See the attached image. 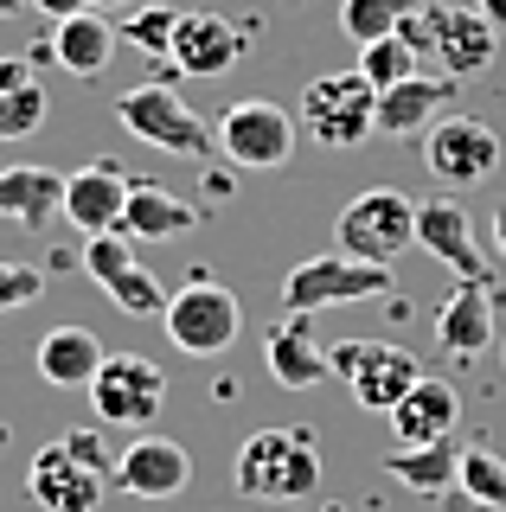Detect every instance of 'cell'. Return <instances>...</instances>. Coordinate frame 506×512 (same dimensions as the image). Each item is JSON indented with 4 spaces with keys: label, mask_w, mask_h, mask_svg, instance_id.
Listing matches in <instances>:
<instances>
[{
    "label": "cell",
    "mask_w": 506,
    "mask_h": 512,
    "mask_svg": "<svg viewBox=\"0 0 506 512\" xmlns=\"http://www.w3.org/2000/svg\"><path fill=\"white\" fill-rule=\"evenodd\" d=\"M321 487V442L314 429H257L237 448V493L244 500H308Z\"/></svg>",
    "instance_id": "6da1fadb"
},
{
    "label": "cell",
    "mask_w": 506,
    "mask_h": 512,
    "mask_svg": "<svg viewBox=\"0 0 506 512\" xmlns=\"http://www.w3.org/2000/svg\"><path fill=\"white\" fill-rule=\"evenodd\" d=\"M378 295H391V269L385 263H359V256H346V250L302 256V263L282 276V308L295 320L346 308V301H378Z\"/></svg>",
    "instance_id": "7a4b0ae2"
},
{
    "label": "cell",
    "mask_w": 506,
    "mask_h": 512,
    "mask_svg": "<svg viewBox=\"0 0 506 512\" xmlns=\"http://www.w3.org/2000/svg\"><path fill=\"white\" fill-rule=\"evenodd\" d=\"M327 359H334V378L346 384V397L372 416H391L410 397V384L423 378L417 352L398 340H340L327 346Z\"/></svg>",
    "instance_id": "3957f363"
},
{
    "label": "cell",
    "mask_w": 506,
    "mask_h": 512,
    "mask_svg": "<svg viewBox=\"0 0 506 512\" xmlns=\"http://www.w3.org/2000/svg\"><path fill=\"white\" fill-rule=\"evenodd\" d=\"M295 128H308L314 148H359L366 135H378V90L359 71H327L302 90Z\"/></svg>",
    "instance_id": "277c9868"
},
{
    "label": "cell",
    "mask_w": 506,
    "mask_h": 512,
    "mask_svg": "<svg viewBox=\"0 0 506 512\" xmlns=\"http://www.w3.org/2000/svg\"><path fill=\"white\" fill-rule=\"evenodd\" d=\"M404 39L417 45L423 58L442 64V77H481L487 64H494V39L500 26L487 20L481 7H423L417 20H404Z\"/></svg>",
    "instance_id": "5b68a950"
},
{
    "label": "cell",
    "mask_w": 506,
    "mask_h": 512,
    "mask_svg": "<svg viewBox=\"0 0 506 512\" xmlns=\"http://www.w3.org/2000/svg\"><path fill=\"white\" fill-rule=\"evenodd\" d=\"M410 244H417V199H404L391 186H366L359 199H346V212L334 224V250L359 256V263L391 269V256H404Z\"/></svg>",
    "instance_id": "8992f818"
},
{
    "label": "cell",
    "mask_w": 506,
    "mask_h": 512,
    "mask_svg": "<svg viewBox=\"0 0 506 512\" xmlns=\"http://www.w3.org/2000/svg\"><path fill=\"white\" fill-rule=\"evenodd\" d=\"M161 327H167V340L180 352H193V359H218V352H231L237 333H244V308H237V295L225 282L193 276L180 295H167Z\"/></svg>",
    "instance_id": "52a82bcc"
},
{
    "label": "cell",
    "mask_w": 506,
    "mask_h": 512,
    "mask_svg": "<svg viewBox=\"0 0 506 512\" xmlns=\"http://www.w3.org/2000/svg\"><path fill=\"white\" fill-rule=\"evenodd\" d=\"M116 122L129 128L135 141H148L154 154H186V160H205V122L193 116V103H186L173 84H135L116 96Z\"/></svg>",
    "instance_id": "ba28073f"
},
{
    "label": "cell",
    "mask_w": 506,
    "mask_h": 512,
    "mask_svg": "<svg viewBox=\"0 0 506 512\" xmlns=\"http://www.w3.org/2000/svg\"><path fill=\"white\" fill-rule=\"evenodd\" d=\"M218 154L244 173H270L295 160V116L270 96H244L218 116Z\"/></svg>",
    "instance_id": "9c48e42d"
},
{
    "label": "cell",
    "mask_w": 506,
    "mask_h": 512,
    "mask_svg": "<svg viewBox=\"0 0 506 512\" xmlns=\"http://www.w3.org/2000/svg\"><path fill=\"white\" fill-rule=\"evenodd\" d=\"M161 404H167V372L141 352H109L103 372L90 378V410L109 429H154Z\"/></svg>",
    "instance_id": "30bf717a"
},
{
    "label": "cell",
    "mask_w": 506,
    "mask_h": 512,
    "mask_svg": "<svg viewBox=\"0 0 506 512\" xmlns=\"http://www.w3.org/2000/svg\"><path fill=\"white\" fill-rule=\"evenodd\" d=\"M417 244L436 256L442 269H449L455 282H481L494 288L500 269L481 256V237H474V218L468 205L455 199V192H436V199H417Z\"/></svg>",
    "instance_id": "8fae6325"
},
{
    "label": "cell",
    "mask_w": 506,
    "mask_h": 512,
    "mask_svg": "<svg viewBox=\"0 0 506 512\" xmlns=\"http://www.w3.org/2000/svg\"><path fill=\"white\" fill-rule=\"evenodd\" d=\"M423 167L449 192H468L500 167V135L481 116H442V122H430V135H423Z\"/></svg>",
    "instance_id": "7c38bea8"
},
{
    "label": "cell",
    "mask_w": 506,
    "mask_h": 512,
    "mask_svg": "<svg viewBox=\"0 0 506 512\" xmlns=\"http://www.w3.org/2000/svg\"><path fill=\"white\" fill-rule=\"evenodd\" d=\"M84 276L103 288L129 320H161L167 314V288L154 282V269L135 263V244L122 231H103L84 244Z\"/></svg>",
    "instance_id": "4fadbf2b"
},
{
    "label": "cell",
    "mask_w": 506,
    "mask_h": 512,
    "mask_svg": "<svg viewBox=\"0 0 506 512\" xmlns=\"http://www.w3.org/2000/svg\"><path fill=\"white\" fill-rule=\"evenodd\" d=\"M186 480H193V455L180 442L154 436V429H141L116 455V487L135 493V500H173V493H186Z\"/></svg>",
    "instance_id": "5bb4252c"
},
{
    "label": "cell",
    "mask_w": 506,
    "mask_h": 512,
    "mask_svg": "<svg viewBox=\"0 0 506 512\" xmlns=\"http://www.w3.org/2000/svg\"><path fill=\"white\" fill-rule=\"evenodd\" d=\"M26 493L45 506V512H97L103 506V474L84 468V461L65 448V436L45 442L26 468Z\"/></svg>",
    "instance_id": "9a60e30c"
},
{
    "label": "cell",
    "mask_w": 506,
    "mask_h": 512,
    "mask_svg": "<svg viewBox=\"0 0 506 512\" xmlns=\"http://www.w3.org/2000/svg\"><path fill=\"white\" fill-rule=\"evenodd\" d=\"M237 58H244V26L237 20H225V13H180L173 52H167V64L180 77H225Z\"/></svg>",
    "instance_id": "2e32d148"
},
{
    "label": "cell",
    "mask_w": 506,
    "mask_h": 512,
    "mask_svg": "<svg viewBox=\"0 0 506 512\" xmlns=\"http://www.w3.org/2000/svg\"><path fill=\"white\" fill-rule=\"evenodd\" d=\"M455 416H462V397H455L449 378H417L410 397L385 416L398 429V448H430V442H455Z\"/></svg>",
    "instance_id": "e0dca14e"
},
{
    "label": "cell",
    "mask_w": 506,
    "mask_h": 512,
    "mask_svg": "<svg viewBox=\"0 0 506 512\" xmlns=\"http://www.w3.org/2000/svg\"><path fill=\"white\" fill-rule=\"evenodd\" d=\"M122 205H129V180H122V167H77L65 180V218L77 224L84 237H103V231H122Z\"/></svg>",
    "instance_id": "ac0fdd59"
},
{
    "label": "cell",
    "mask_w": 506,
    "mask_h": 512,
    "mask_svg": "<svg viewBox=\"0 0 506 512\" xmlns=\"http://www.w3.org/2000/svg\"><path fill=\"white\" fill-rule=\"evenodd\" d=\"M436 346L449 359H481L494 346V288L455 282V295L436 308Z\"/></svg>",
    "instance_id": "d6986e66"
},
{
    "label": "cell",
    "mask_w": 506,
    "mask_h": 512,
    "mask_svg": "<svg viewBox=\"0 0 506 512\" xmlns=\"http://www.w3.org/2000/svg\"><path fill=\"white\" fill-rule=\"evenodd\" d=\"M199 224V205H186L180 192L154 186V180H129V205H122V237L135 244H167V237H186Z\"/></svg>",
    "instance_id": "ffe728a7"
},
{
    "label": "cell",
    "mask_w": 506,
    "mask_h": 512,
    "mask_svg": "<svg viewBox=\"0 0 506 512\" xmlns=\"http://www.w3.org/2000/svg\"><path fill=\"white\" fill-rule=\"evenodd\" d=\"M0 218L45 231L52 218H65V180L52 167H0Z\"/></svg>",
    "instance_id": "44dd1931"
},
{
    "label": "cell",
    "mask_w": 506,
    "mask_h": 512,
    "mask_svg": "<svg viewBox=\"0 0 506 512\" xmlns=\"http://www.w3.org/2000/svg\"><path fill=\"white\" fill-rule=\"evenodd\" d=\"M103 340L90 327H52L39 340V378L58 384V391H90V378L103 372Z\"/></svg>",
    "instance_id": "7402d4cb"
},
{
    "label": "cell",
    "mask_w": 506,
    "mask_h": 512,
    "mask_svg": "<svg viewBox=\"0 0 506 512\" xmlns=\"http://www.w3.org/2000/svg\"><path fill=\"white\" fill-rule=\"evenodd\" d=\"M122 32L109 26V13H77V20L52 26V58L65 64L71 77H103L109 58H116Z\"/></svg>",
    "instance_id": "603a6c76"
},
{
    "label": "cell",
    "mask_w": 506,
    "mask_h": 512,
    "mask_svg": "<svg viewBox=\"0 0 506 512\" xmlns=\"http://www.w3.org/2000/svg\"><path fill=\"white\" fill-rule=\"evenodd\" d=\"M455 96V77H410V84L378 90V135H417L436 122V109Z\"/></svg>",
    "instance_id": "cb8c5ba5"
},
{
    "label": "cell",
    "mask_w": 506,
    "mask_h": 512,
    "mask_svg": "<svg viewBox=\"0 0 506 512\" xmlns=\"http://www.w3.org/2000/svg\"><path fill=\"white\" fill-rule=\"evenodd\" d=\"M263 352H270V378L282 384V391H314L321 378H334V359H327V346L308 340L302 320L276 327L270 340H263Z\"/></svg>",
    "instance_id": "d4e9b609"
},
{
    "label": "cell",
    "mask_w": 506,
    "mask_h": 512,
    "mask_svg": "<svg viewBox=\"0 0 506 512\" xmlns=\"http://www.w3.org/2000/svg\"><path fill=\"white\" fill-rule=\"evenodd\" d=\"M391 480L410 493H423V500H449L455 487H462V448L455 442H430V448H398V455L385 461Z\"/></svg>",
    "instance_id": "484cf974"
},
{
    "label": "cell",
    "mask_w": 506,
    "mask_h": 512,
    "mask_svg": "<svg viewBox=\"0 0 506 512\" xmlns=\"http://www.w3.org/2000/svg\"><path fill=\"white\" fill-rule=\"evenodd\" d=\"M423 7H430V0H340V26H346L353 45H372V39L404 32V20H417Z\"/></svg>",
    "instance_id": "4316f807"
},
{
    "label": "cell",
    "mask_w": 506,
    "mask_h": 512,
    "mask_svg": "<svg viewBox=\"0 0 506 512\" xmlns=\"http://www.w3.org/2000/svg\"><path fill=\"white\" fill-rule=\"evenodd\" d=\"M417 71H423V52L404 39V32H391V39H372V45H359V77H366L372 90L410 84Z\"/></svg>",
    "instance_id": "83f0119b"
},
{
    "label": "cell",
    "mask_w": 506,
    "mask_h": 512,
    "mask_svg": "<svg viewBox=\"0 0 506 512\" xmlns=\"http://www.w3.org/2000/svg\"><path fill=\"white\" fill-rule=\"evenodd\" d=\"M45 128V90L39 77H20L13 90H0V141H26Z\"/></svg>",
    "instance_id": "f1b7e54d"
},
{
    "label": "cell",
    "mask_w": 506,
    "mask_h": 512,
    "mask_svg": "<svg viewBox=\"0 0 506 512\" xmlns=\"http://www.w3.org/2000/svg\"><path fill=\"white\" fill-rule=\"evenodd\" d=\"M462 493L468 500H481L487 512H506V461L494 448H462Z\"/></svg>",
    "instance_id": "f546056e"
},
{
    "label": "cell",
    "mask_w": 506,
    "mask_h": 512,
    "mask_svg": "<svg viewBox=\"0 0 506 512\" xmlns=\"http://www.w3.org/2000/svg\"><path fill=\"white\" fill-rule=\"evenodd\" d=\"M173 26H180V13H173V7H141V0H135L129 20H122L116 32H122L129 45H141L148 58H167V52H173Z\"/></svg>",
    "instance_id": "4dcf8cb0"
},
{
    "label": "cell",
    "mask_w": 506,
    "mask_h": 512,
    "mask_svg": "<svg viewBox=\"0 0 506 512\" xmlns=\"http://www.w3.org/2000/svg\"><path fill=\"white\" fill-rule=\"evenodd\" d=\"M39 295H45V269H33V263H7V256H0V314L33 308Z\"/></svg>",
    "instance_id": "1f68e13d"
},
{
    "label": "cell",
    "mask_w": 506,
    "mask_h": 512,
    "mask_svg": "<svg viewBox=\"0 0 506 512\" xmlns=\"http://www.w3.org/2000/svg\"><path fill=\"white\" fill-rule=\"evenodd\" d=\"M65 448H71L77 461H84V468H97L103 480H116V455L103 448V436H97V429H71V436H65Z\"/></svg>",
    "instance_id": "d6a6232c"
},
{
    "label": "cell",
    "mask_w": 506,
    "mask_h": 512,
    "mask_svg": "<svg viewBox=\"0 0 506 512\" xmlns=\"http://www.w3.org/2000/svg\"><path fill=\"white\" fill-rule=\"evenodd\" d=\"M33 7H39L52 26H65V20H77V13H90V0H33Z\"/></svg>",
    "instance_id": "836d02e7"
},
{
    "label": "cell",
    "mask_w": 506,
    "mask_h": 512,
    "mask_svg": "<svg viewBox=\"0 0 506 512\" xmlns=\"http://www.w3.org/2000/svg\"><path fill=\"white\" fill-rule=\"evenodd\" d=\"M474 7H481V13H487V20H494V26L506 32V0H474Z\"/></svg>",
    "instance_id": "e575fe53"
},
{
    "label": "cell",
    "mask_w": 506,
    "mask_h": 512,
    "mask_svg": "<svg viewBox=\"0 0 506 512\" xmlns=\"http://www.w3.org/2000/svg\"><path fill=\"white\" fill-rule=\"evenodd\" d=\"M135 0H90V13H129Z\"/></svg>",
    "instance_id": "d590c367"
},
{
    "label": "cell",
    "mask_w": 506,
    "mask_h": 512,
    "mask_svg": "<svg viewBox=\"0 0 506 512\" xmlns=\"http://www.w3.org/2000/svg\"><path fill=\"white\" fill-rule=\"evenodd\" d=\"M494 244H500V263H506V205L494 212Z\"/></svg>",
    "instance_id": "8d00e7d4"
},
{
    "label": "cell",
    "mask_w": 506,
    "mask_h": 512,
    "mask_svg": "<svg viewBox=\"0 0 506 512\" xmlns=\"http://www.w3.org/2000/svg\"><path fill=\"white\" fill-rule=\"evenodd\" d=\"M33 0H0V20H13V13H26Z\"/></svg>",
    "instance_id": "74e56055"
},
{
    "label": "cell",
    "mask_w": 506,
    "mask_h": 512,
    "mask_svg": "<svg viewBox=\"0 0 506 512\" xmlns=\"http://www.w3.org/2000/svg\"><path fill=\"white\" fill-rule=\"evenodd\" d=\"M500 365H506V340H500Z\"/></svg>",
    "instance_id": "f35d334b"
}]
</instances>
